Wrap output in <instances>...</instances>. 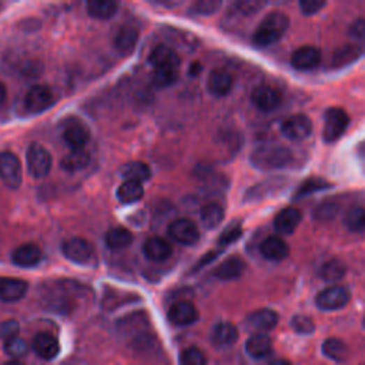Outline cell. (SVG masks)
Here are the masks:
<instances>
[{"instance_id":"obj_40","label":"cell","mask_w":365,"mask_h":365,"mask_svg":"<svg viewBox=\"0 0 365 365\" xmlns=\"http://www.w3.org/2000/svg\"><path fill=\"white\" fill-rule=\"evenodd\" d=\"M221 8L220 0H197L190 8V13L197 16H211Z\"/></svg>"},{"instance_id":"obj_22","label":"cell","mask_w":365,"mask_h":365,"mask_svg":"<svg viewBox=\"0 0 365 365\" xmlns=\"http://www.w3.org/2000/svg\"><path fill=\"white\" fill-rule=\"evenodd\" d=\"M303 220L301 211L295 207L281 210L274 218V227L280 234H292Z\"/></svg>"},{"instance_id":"obj_55","label":"cell","mask_w":365,"mask_h":365,"mask_svg":"<svg viewBox=\"0 0 365 365\" xmlns=\"http://www.w3.org/2000/svg\"><path fill=\"white\" fill-rule=\"evenodd\" d=\"M358 153H359V156L365 160V142H362V143L358 146Z\"/></svg>"},{"instance_id":"obj_45","label":"cell","mask_w":365,"mask_h":365,"mask_svg":"<svg viewBox=\"0 0 365 365\" xmlns=\"http://www.w3.org/2000/svg\"><path fill=\"white\" fill-rule=\"evenodd\" d=\"M243 234V230H241V225L240 224H233V225H228L224 231L223 234L218 237V244L225 247V246H230L236 243Z\"/></svg>"},{"instance_id":"obj_39","label":"cell","mask_w":365,"mask_h":365,"mask_svg":"<svg viewBox=\"0 0 365 365\" xmlns=\"http://www.w3.org/2000/svg\"><path fill=\"white\" fill-rule=\"evenodd\" d=\"M153 84L156 87H169L179 79V70L176 69H154Z\"/></svg>"},{"instance_id":"obj_32","label":"cell","mask_w":365,"mask_h":365,"mask_svg":"<svg viewBox=\"0 0 365 365\" xmlns=\"http://www.w3.org/2000/svg\"><path fill=\"white\" fill-rule=\"evenodd\" d=\"M119 9L117 2H112V0H91L87 3V12L91 17L98 20H106L116 15Z\"/></svg>"},{"instance_id":"obj_42","label":"cell","mask_w":365,"mask_h":365,"mask_svg":"<svg viewBox=\"0 0 365 365\" xmlns=\"http://www.w3.org/2000/svg\"><path fill=\"white\" fill-rule=\"evenodd\" d=\"M180 365H207V358L200 348L191 347L180 354Z\"/></svg>"},{"instance_id":"obj_20","label":"cell","mask_w":365,"mask_h":365,"mask_svg":"<svg viewBox=\"0 0 365 365\" xmlns=\"http://www.w3.org/2000/svg\"><path fill=\"white\" fill-rule=\"evenodd\" d=\"M210 340L217 348H227L239 340V329L231 322H218L210 334Z\"/></svg>"},{"instance_id":"obj_49","label":"cell","mask_w":365,"mask_h":365,"mask_svg":"<svg viewBox=\"0 0 365 365\" xmlns=\"http://www.w3.org/2000/svg\"><path fill=\"white\" fill-rule=\"evenodd\" d=\"M325 5L327 3L322 2V0H303V2H300V10L304 16H313L325 8Z\"/></svg>"},{"instance_id":"obj_51","label":"cell","mask_w":365,"mask_h":365,"mask_svg":"<svg viewBox=\"0 0 365 365\" xmlns=\"http://www.w3.org/2000/svg\"><path fill=\"white\" fill-rule=\"evenodd\" d=\"M217 255H218V253H209L202 261H198V264H197V267L195 269H202V267H204V265L206 264H209L210 261H213L214 258H217Z\"/></svg>"},{"instance_id":"obj_44","label":"cell","mask_w":365,"mask_h":365,"mask_svg":"<svg viewBox=\"0 0 365 365\" xmlns=\"http://www.w3.org/2000/svg\"><path fill=\"white\" fill-rule=\"evenodd\" d=\"M291 328L295 331L297 334L307 336V334L314 333L315 324H314V321H313L310 317H307V315H295V317L291 320Z\"/></svg>"},{"instance_id":"obj_12","label":"cell","mask_w":365,"mask_h":365,"mask_svg":"<svg viewBox=\"0 0 365 365\" xmlns=\"http://www.w3.org/2000/svg\"><path fill=\"white\" fill-rule=\"evenodd\" d=\"M277 324H278V314L269 308L257 310L251 313L246 320L247 328L255 331V334L267 333V331L274 329Z\"/></svg>"},{"instance_id":"obj_16","label":"cell","mask_w":365,"mask_h":365,"mask_svg":"<svg viewBox=\"0 0 365 365\" xmlns=\"http://www.w3.org/2000/svg\"><path fill=\"white\" fill-rule=\"evenodd\" d=\"M149 61L154 69H176L179 70L180 57L169 46L160 45L154 47L149 56Z\"/></svg>"},{"instance_id":"obj_36","label":"cell","mask_w":365,"mask_h":365,"mask_svg":"<svg viewBox=\"0 0 365 365\" xmlns=\"http://www.w3.org/2000/svg\"><path fill=\"white\" fill-rule=\"evenodd\" d=\"M322 354L329 359L341 362L348 355V347L343 340L328 338L322 343Z\"/></svg>"},{"instance_id":"obj_21","label":"cell","mask_w":365,"mask_h":365,"mask_svg":"<svg viewBox=\"0 0 365 365\" xmlns=\"http://www.w3.org/2000/svg\"><path fill=\"white\" fill-rule=\"evenodd\" d=\"M33 350L42 359L52 361L60 352V344L53 334L39 333L33 338Z\"/></svg>"},{"instance_id":"obj_6","label":"cell","mask_w":365,"mask_h":365,"mask_svg":"<svg viewBox=\"0 0 365 365\" xmlns=\"http://www.w3.org/2000/svg\"><path fill=\"white\" fill-rule=\"evenodd\" d=\"M351 300V292L347 287L333 285L322 290L317 298L315 304L322 311H336L344 308Z\"/></svg>"},{"instance_id":"obj_46","label":"cell","mask_w":365,"mask_h":365,"mask_svg":"<svg viewBox=\"0 0 365 365\" xmlns=\"http://www.w3.org/2000/svg\"><path fill=\"white\" fill-rule=\"evenodd\" d=\"M337 213H338V204L333 202H325L317 207L313 216L320 221H328V220H333L337 216Z\"/></svg>"},{"instance_id":"obj_10","label":"cell","mask_w":365,"mask_h":365,"mask_svg":"<svg viewBox=\"0 0 365 365\" xmlns=\"http://www.w3.org/2000/svg\"><path fill=\"white\" fill-rule=\"evenodd\" d=\"M63 140L72 150L84 149L90 140V130L80 120H69V123L63 127Z\"/></svg>"},{"instance_id":"obj_52","label":"cell","mask_w":365,"mask_h":365,"mask_svg":"<svg viewBox=\"0 0 365 365\" xmlns=\"http://www.w3.org/2000/svg\"><path fill=\"white\" fill-rule=\"evenodd\" d=\"M6 94H8L6 86H5L2 82H0V106H2L3 102L6 100Z\"/></svg>"},{"instance_id":"obj_19","label":"cell","mask_w":365,"mask_h":365,"mask_svg":"<svg viewBox=\"0 0 365 365\" xmlns=\"http://www.w3.org/2000/svg\"><path fill=\"white\" fill-rule=\"evenodd\" d=\"M42 250L36 244H23L17 247L12 254V261L17 267L31 269L42 261Z\"/></svg>"},{"instance_id":"obj_25","label":"cell","mask_w":365,"mask_h":365,"mask_svg":"<svg viewBox=\"0 0 365 365\" xmlns=\"http://www.w3.org/2000/svg\"><path fill=\"white\" fill-rule=\"evenodd\" d=\"M143 253L150 261H165L173 254L172 244L161 237H151L143 246Z\"/></svg>"},{"instance_id":"obj_7","label":"cell","mask_w":365,"mask_h":365,"mask_svg":"<svg viewBox=\"0 0 365 365\" xmlns=\"http://www.w3.org/2000/svg\"><path fill=\"white\" fill-rule=\"evenodd\" d=\"M0 179L9 188L20 187L23 170L22 163L16 154L10 151L0 153Z\"/></svg>"},{"instance_id":"obj_17","label":"cell","mask_w":365,"mask_h":365,"mask_svg":"<svg viewBox=\"0 0 365 365\" xmlns=\"http://www.w3.org/2000/svg\"><path fill=\"white\" fill-rule=\"evenodd\" d=\"M169 321L177 327H187L198 320V311L190 301H177L169 310Z\"/></svg>"},{"instance_id":"obj_2","label":"cell","mask_w":365,"mask_h":365,"mask_svg":"<svg viewBox=\"0 0 365 365\" xmlns=\"http://www.w3.org/2000/svg\"><path fill=\"white\" fill-rule=\"evenodd\" d=\"M119 331L135 348L143 350L153 345L154 336L151 333L150 320L146 313H135L123 318L119 322Z\"/></svg>"},{"instance_id":"obj_27","label":"cell","mask_w":365,"mask_h":365,"mask_svg":"<svg viewBox=\"0 0 365 365\" xmlns=\"http://www.w3.org/2000/svg\"><path fill=\"white\" fill-rule=\"evenodd\" d=\"M247 354L254 359H262L273 352V341L267 334H254L246 343Z\"/></svg>"},{"instance_id":"obj_48","label":"cell","mask_w":365,"mask_h":365,"mask_svg":"<svg viewBox=\"0 0 365 365\" xmlns=\"http://www.w3.org/2000/svg\"><path fill=\"white\" fill-rule=\"evenodd\" d=\"M264 6H265L264 2H257V0H243V2L236 3L237 10L244 16H251L257 13L260 9H262Z\"/></svg>"},{"instance_id":"obj_50","label":"cell","mask_w":365,"mask_h":365,"mask_svg":"<svg viewBox=\"0 0 365 365\" xmlns=\"http://www.w3.org/2000/svg\"><path fill=\"white\" fill-rule=\"evenodd\" d=\"M350 36L355 40H365V19L355 20L350 27Z\"/></svg>"},{"instance_id":"obj_24","label":"cell","mask_w":365,"mask_h":365,"mask_svg":"<svg viewBox=\"0 0 365 365\" xmlns=\"http://www.w3.org/2000/svg\"><path fill=\"white\" fill-rule=\"evenodd\" d=\"M260 253L270 261H281L290 255V247L281 237L271 236L261 243Z\"/></svg>"},{"instance_id":"obj_29","label":"cell","mask_w":365,"mask_h":365,"mask_svg":"<svg viewBox=\"0 0 365 365\" xmlns=\"http://www.w3.org/2000/svg\"><path fill=\"white\" fill-rule=\"evenodd\" d=\"M144 195V188L142 183L124 180L117 188V198L123 204H133L140 202Z\"/></svg>"},{"instance_id":"obj_31","label":"cell","mask_w":365,"mask_h":365,"mask_svg":"<svg viewBox=\"0 0 365 365\" xmlns=\"http://www.w3.org/2000/svg\"><path fill=\"white\" fill-rule=\"evenodd\" d=\"M121 176L124 177V180L137 181V183L143 184L144 181H147L151 177V172L146 163L131 161V163H127L126 165H123Z\"/></svg>"},{"instance_id":"obj_58","label":"cell","mask_w":365,"mask_h":365,"mask_svg":"<svg viewBox=\"0 0 365 365\" xmlns=\"http://www.w3.org/2000/svg\"><path fill=\"white\" fill-rule=\"evenodd\" d=\"M0 10H2V3H0Z\"/></svg>"},{"instance_id":"obj_14","label":"cell","mask_w":365,"mask_h":365,"mask_svg":"<svg viewBox=\"0 0 365 365\" xmlns=\"http://www.w3.org/2000/svg\"><path fill=\"white\" fill-rule=\"evenodd\" d=\"M251 102L262 112H273L281 105L280 91L271 86H258L251 94Z\"/></svg>"},{"instance_id":"obj_47","label":"cell","mask_w":365,"mask_h":365,"mask_svg":"<svg viewBox=\"0 0 365 365\" xmlns=\"http://www.w3.org/2000/svg\"><path fill=\"white\" fill-rule=\"evenodd\" d=\"M19 329H20L19 322L15 320H8V321L0 322V338H3L5 341L15 338L19 334Z\"/></svg>"},{"instance_id":"obj_30","label":"cell","mask_w":365,"mask_h":365,"mask_svg":"<svg viewBox=\"0 0 365 365\" xmlns=\"http://www.w3.org/2000/svg\"><path fill=\"white\" fill-rule=\"evenodd\" d=\"M89 163H90V154L87 153V150H84V149L72 150L68 156L63 157V160L60 163V167L66 172L76 173V172L86 169Z\"/></svg>"},{"instance_id":"obj_56","label":"cell","mask_w":365,"mask_h":365,"mask_svg":"<svg viewBox=\"0 0 365 365\" xmlns=\"http://www.w3.org/2000/svg\"><path fill=\"white\" fill-rule=\"evenodd\" d=\"M5 365H24V364H22L20 361H16V359H12V361H9V362H6Z\"/></svg>"},{"instance_id":"obj_54","label":"cell","mask_w":365,"mask_h":365,"mask_svg":"<svg viewBox=\"0 0 365 365\" xmlns=\"http://www.w3.org/2000/svg\"><path fill=\"white\" fill-rule=\"evenodd\" d=\"M270 365H291L287 359H274L270 362Z\"/></svg>"},{"instance_id":"obj_18","label":"cell","mask_w":365,"mask_h":365,"mask_svg":"<svg viewBox=\"0 0 365 365\" xmlns=\"http://www.w3.org/2000/svg\"><path fill=\"white\" fill-rule=\"evenodd\" d=\"M27 283L20 278L0 277V300L5 303H16L26 295Z\"/></svg>"},{"instance_id":"obj_15","label":"cell","mask_w":365,"mask_h":365,"mask_svg":"<svg viewBox=\"0 0 365 365\" xmlns=\"http://www.w3.org/2000/svg\"><path fill=\"white\" fill-rule=\"evenodd\" d=\"M321 61V52L314 46H303L297 49L291 56L292 68L301 72L315 69Z\"/></svg>"},{"instance_id":"obj_28","label":"cell","mask_w":365,"mask_h":365,"mask_svg":"<svg viewBox=\"0 0 365 365\" xmlns=\"http://www.w3.org/2000/svg\"><path fill=\"white\" fill-rule=\"evenodd\" d=\"M137 42H139V31L135 27L124 26L117 31L114 46L121 54H130L136 49Z\"/></svg>"},{"instance_id":"obj_37","label":"cell","mask_w":365,"mask_h":365,"mask_svg":"<svg viewBox=\"0 0 365 365\" xmlns=\"http://www.w3.org/2000/svg\"><path fill=\"white\" fill-rule=\"evenodd\" d=\"M224 218V210L217 203H209L202 209V223L207 230L217 228Z\"/></svg>"},{"instance_id":"obj_23","label":"cell","mask_w":365,"mask_h":365,"mask_svg":"<svg viewBox=\"0 0 365 365\" xmlns=\"http://www.w3.org/2000/svg\"><path fill=\"white\" fill-rule=\"evenodd\" d=\"M234 86V79L227 70L216 69L207 79V89L216 97L227 96Z\"/></svg>"},{"instance_id":"obj_4","label":"cell","mask_w":365,"mask_h":365,"mask_svg":"<svg viewBox=\"0 0 365 365\" xmlns=\"http://www.w3.org/2000/svg\"><path fill=\"white\" fill-rule=\"evenodd\" d=\"M350 124V116L344 109L331 107L325 112V123L322 137L327 143L337 142L347 130Z\"/></svg>"},{"instance_id":"obj_33","label":"cell","mask_w":365,"mask_h":365,"mask_svg":"<svg viewBox=\"0 0 365 365\" xmlns=\"http://www.w3.org/2000/svg\"><path fill=\"white\" fill-rule=\"evenodd\" d=\"M361 56V49L355 45H345L338 47L333 57H331V64L333 68H345L348 64H352L355 60H358Z\"/></svg>"},{"instance_id":"obj_35","label":"cell","mask_w":365,"mask_h":365,"mask_svg":"<svg viewBox=\"0 0 365 365\" xmlns=\"http://www.w3.org/2000/svg\"><path fill=\"white\" fill-rule=\"evenodd\" d=\"M347 267L341 260H329L322 264L320 270V277L329 283H337L345 277Z\"/></svg>"},{"instance_id":"obj_1","label":"cell","mask_w":365,"mask_h":365,"mask_svg":"<svg viewBox=\"0 0 365 365\" xmlns=\"http://www.w3.org/2000/svg\"><path fill=\"white\" fill-rule=\"evenodd\" d=\"M250 161L258 170L271 172L291 167L295 161V156L288 147L278 144H264L251 153Z\"/></svg>"},{"instance_id":"obj_8","label":"cell","mask_w":365,"mask_h":365,"mask_svg":"<svg viewBox=\"0 0 365 365\" xmlns=\"http://www.w3.org/2000/svg\"><path fill=\"white\" fill-rule=\"evenodd\" d=\"M313 131V123L306 114H294L285 119L281 124L283 136L292 142L306 140Z\"/></svg>"},{"instance_id":"obj_57","label":"cell","mask_w":365,"mask_h":365,"mask_svg":"<svg viewBox=\"0 0 365 365\" xmlns=\"http://www.w3.org/2000/svg\"><path fill=\"white\" fill-rule=\"evenodd\" d=\"M362 325H364V328H365V317H364V321H362Z\"/></svg>"},{"instance_id":"obj_53","label":"cell","mask_w":365,"mask_h":365,"mask_svg":"<svg viewBox=\"0 0 365 365\" xmlns=\"http://www.w3.org/2000/svg\"><path fill=\"white\" fill-rule=\"evenodd\" d=\"M191 75H198V73H200L202 72V66L200 64H198V63H194L193 66H191Z\"/></svg>"},{"instance_id":"obj_13","label":"cell","mask_w":365,"mask_h":365,"mask_svg":"<svg viewBox=\"0 0 365 365\" xmlns=\"http://www.w3.org/2000/svg\"><path fill=\"white\" fill-rule=\"evenodd\" d=\"M61 251L68 260L77 264H84L93 255V246L86 239L75 237L63 243Z\"/></svg>"},{"instance_id":"obj_3","label":"cell","mask_w":365,"mask_h":365,"mask_svg":"<svg viewBox=\"0 0 365 365\" xmlns=\"http://www.w3.org/2000/svg\"><path fill=\"white\" fill-rule=\"evenodd\" d=\"M290 17L283 12H271L265 16L253 35V43L258 47L273 46L287 33Z\"/></svg>"},{"instance_id":"obj_5","label":"cell","mask_w":365,"mask_h":365,"mask_svg":"<svg viewBox=\"0 0 365 365\" xmlns=\"http://www.w3.org/2000/svg\"><path fill=\"white\" fill-rule=\"evenodd\" d=\"M26 164H27L29 173L33 177L43 179L52 170L53 158H52V154L49 153V150L45 149L43 146L31 144L26 153Z\"/></svg>"},{"instance_id":"obj_26","label":"cell","mask_w":365,"mask_h":365,"mask_svg":"<svg viewBox=\"0 0 365 365\" xmlns=\"http://www.w3.org/2000/svg\"><path fill=\"white\" fill-rule=\"evenodd\" d=\"M246 270V262L240 257H230L224 260L214 270V276L223 281H231L243 276Z\"/></svg>"},{"instance_id":"obj_9","label":"cell","mask_w":365,"mask_h":365,"mask_svg":"<svg viewBox=\"0 0 365 365\" xmlns=\"http://www.w3.org/2000/svg\"><path fill=\"white\" fill-rule=\"evenodd\" d=\"M54 102L53 91L47 86H35L31 87L26 97H24V106L29 113L39 114L45 110H47Z\"/></svg>"},{"instance_id":"obj_34","label":"cell","mask_w":365,"mask_h":365,"mask_svg":"<svg viewBox=\"0 0 365 365\" xmlns=\"http://www.w3.org/2000/svg\"><path fill=\"white\" fill-rule=\"evenodd\" d=\"M133 243V234L131 231L123 227H116L107 231L106 234V244L109 248L117 251L124 250Z\"/></svg>"},{"instance_id":"obj_41","label":"cell","mask_w":365,"mask_h":365,"mask_svg":"<svg viewBox=\"0 0 365 365\" xmlns=\"http://www.w3.org/2000/svg\"><path fill=\"white\" fill-rule=\"evenodd\" d=\"M329 187H331V184L322 179H308L300 187H298L295 197L301 198V197L310 195L313 193H317V191H321V190H325Z\"/></svg>"},{"instance_id":"obj_11","label":"cell","mask_w":365,"mask_h":365,"mask_svg":"<svg viewBox=\"0 0 365 365\" xmlns=\"http://www.w3.org/2000/svg\"><path fill=\"white\" fill-rule=\"evenodd\" d=\"M170 237L183 246H193L200 239V231L197 225L188 218H179L169 227Z\"/></svg>"},{"instance_id":"obj_43","label":"cell","mask_w":365,"mask_h":365,"mask_svg":"<svg viewBox=\"0 0 365 365\" xmlns=\"http://www.w3.org/2000/svg\"><path fill=\"white\" fill-rule=\"evenodd\" d=\"M29 351L27 343L20 338V337H15L10 338L5 343V352L10 357V358H22L23 355H26Z\"/></svg>"},{"instance_id":"obj_38","label":"cell","mask_w":365,"mask_h":365,"mask_svg":"<svg viewBox=\"0 0 365 365\" xmlns=\"http://www.w3.org/2000/svg\"><path fill=\"white\" fill-rule=\"evenodd\" d=\"M344 224L350 231H352V233H362V231H365V209L364 207L350 209L344 217Z\"/></svg>"}]
</instances>
